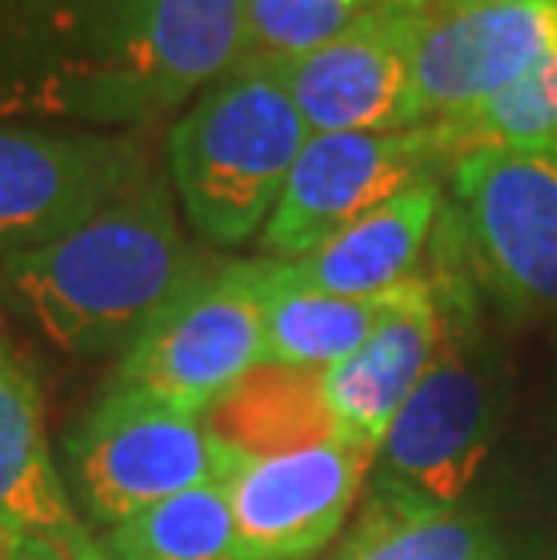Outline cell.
Masks as SVG:
<instances>
[{"mask_svg": "<svg viewBox=\"0 0 557 560\" xmlns=\"http://www.w3.org/2000/svg\"><path fill=\"white\" fill-rule=\"evenodd\" d=\"M243 58V0H0V124L141 127Z\"/></svg>", "mask_w": 557, "mask_h": 560, "instance_id": "obj_1", "label": "cell"}, {"mask_svg": "<svg viewBox=\"0 0 557 560\" xmlns=\"http://www.w3.org/2000/svg\"><path fill=\"white\" fill-rule=\"evenodd\" d=\"M214 265L182 232L171 185L149 171L77 232L4 257L0 279L55 348L109 354L127 351Z\"/></svg>", "mask_w": 557, "mask_h": 560, "instance_id": "obj_2", "label": "cell"}, {"mask_svg": "<svg viewBox=\"0 0 557 560\" xmlns=\"http://www.w3.org/2000/svg\"><path fill=\"white\" fill-rule=\"evenodd\" d=\"M307 138L276 69L232 66L167 135L171 185L188 229L207 246L251 243L265 232Z\"/></svg>", "mask_w": 557, "mask_h": 560, "instance_id": "obj_3", "label": "cell"}, {"mask_svg": "<svg viewBox=\"0 0 557 560\" xmlns=\"http://www.w3.org/2000/svg\"><path fill=\"white\" fill-rule=\"evenodd\" d=\"M445 304V340L376 445L370 503L456 510L481 478L503 423L500 359L471 322V285L431 276Z\"/></svg>", "mask_w": 557, "mask_h": 560, "instance_id": "obj_4", "label": "cell"}, {"mask_svg": "<svg viewBox=\"0 0 557 560\" xmlns=\"http://www.w3.org/2000/svg\"><path fill=\"white\" fill-rule=\"evenodd\" d=\"M442 224L514 315H557V145L478 149L445 174Z\"/></svg>", "mask_w": 557, "mask_h": 560, "instance_id": "obj_5", "label": "cell"}, {"mask_svg": "<svg viewBox=\"0 0 557 560\" xmlns=\"http://www.w3.org/2000/svg\"><path fill=\"white\" fill-rule=\"evenodd\" d=\"M243 463L204 416L124 387L105 390L66 438L69 485L102 528H116L188 488L229 481Z\"/></svg>", "mask_w": 557, "mask_h": 560, "instance_id": "obj_6", "label": "cell"}, {"mask_svg": "<svg viewBox=\"0 0 557 560\" xmlns=\"http://www.w3.org/2000/svg\"><path fill=\"white\" fill-rule=\"evenodd\" d=\"M449 166L453 149L442 124L312 135L257 235L260 254L271 260L312 254L387 199L445 177Z\"/></svg>", "mask_w": 557, "mask_h": 560, "instance_id": "obj_7", "label": "cell"}, {"mask_svg": "<svg viewBox=\"0 0 557 560\" xmlns=\"http://www.w3.org/2000/svg\"><path fill=\"white\" fill-rule=\"evenodd\" d=\"M265 260H218L124 351L109 387L141 390L204 416L265 362Z\"/></svg>", "mask_w": 557, "mask_h": 560, "instance_id": "obj_8", "label": "cell"}, {"mask_svg": "<svg viewBox=\"0 0 557 560\" xmlns=\"http://www.w3.org/2000/svg\"><path fill=\"white\" fill-rule=\"evenodd\" d=\"M149 171L135 130L0 124V257L77 232Z\"/></svg>", "mask_w": 557, "mask_h": 560, "instance_id": "obj_9", "label": "cell"}, {"mask_svg": "<svg viewBox=\"0 0 557 560\" xmlns=\"http://www.w3.org/2000/svg\"><path fill=\"white\" fill-rule=\"evenodd\" d=\"M557 51V0H449L413 8L417 120L474 109Z\"/></svg>", "mask_w": 557, "mask_h": 560, "instance_id": "obj_10", "label": "cell"}, {"mask_svg": "<svg viewBox=\"0 0 557 560\" xmlns=\"http://www.w3.org/2000/svg\"><path fill=\"white\" fill-rule=\"evenodd\" d=\"M376 463V441H334L246 459L232 474L229 503L246 560H301L340 532Z\"/></svg>", "mask_w": 557, "mask_h": 560, "instance_id": "obj_11", "label": "cell"}, {"mask_svg": "<svg viewBox=\"0 0 557 560\" xmlns=\"http://www.w3.org/2000/svg\"><path fill=\"white\" fill-rule=\"evenodd\" d=\"M413 8L391 4L312 55L271 66L312 135L417 127L409 58Z\"/></svg>", "mask_w": 557, "mask_h": 560, "instance_id": "obj_12", "label": "cell"}, {"mask_svg": "<svg viewBox=\"0 0 557 560\" xmlns=\"http://www.w3.org/2000/svg\"><path fill=\"white\" fill-rule=\"evenodd\" d=\"M445 340V304L431 276H409L391 290V307L359 351L323 369L329 412L348 434L381 445L391 420L428 376Z\"/></svg>", "mask_w": 557, "mask_h": 560, "instance_id": "obj_13", "label": "cell"}, {"mask_svg": "<svg viewBox=\"0 0 557 560\" xmlns=\"http://www.w3.org/2000/svg\"><path fill=\"white\" fill-rule=\"evenodd\" d=\"M11 535L80 560L102 553L51 456L37 376L0 340V539Z\"/></svg>", "mask_w": 557, "mask_h": 560, "instance_id": "obj_14", "label": "cell"}, {"mask_svg": "<svg viewBox=\"0 0 557 560\" xmlns=\"http://www.w3.org/2000/svg\"><path fill=\"white\" fill-rule=\"evenodd\" d=\"M445 210L442 177L387 199L384 207L348 224L312 254L287 260L301 282L334 296H381L417 276L438 218Z\"/></svg>", "mask_w": 557, "mask_h": 560, "instance_id": "obj_15", "label": "cell"}, {"mask_svg": "<svg viewBox=\"0 0 557 560\" xmlns=\"http://www.w3.org/2000/svg\"><path fill=\"white\" fill-rule=\"evenodd\" d=\"M207 427L243 459L282 456L348 434L329 412L323 369L260 362L204 412Z\"/></svg>", "mask_w": 557, "mask_h": 560, "instance_id": "obj_16", "label": "cell"}, {"mask_svg": "<svg viewBox=\"0 0 557 560\" xmlns=\"http://www.w3.org/2000/svg\"><path fill=\"white\" fill-rule=\"evenodd\" d=\"M260 307H265V362L293 369H329L373 337L391 307L381 296H334L301 282L287 260L260 257Z\"/></svg>", "mask_w": 557, "mask_h": 560, "instance_id": "obj_17", "label": "cell"}, {"mask_svg": "<svg viewBox=\"0 0 557 560\" xmlns=\"http://www.w3.org/2000/svg\"><path fill=\"white\" fill-rule=\"evenodd\" d=\"M109 560H246L224 481L177 492L109 528Z\"/></svg>", "mask_w": 557, "mask_h": 560, "instance_id": "obj_18", "label": "cell"}, {"mask_svg": "<svg viewBox=\"0 0 557 560\" xmlns=\"http://www.w3.org/2000/svg\"><path fill=\"white\" fill-rule=\"evenodd\" d=\"M337 560H503V546L489 521L471 510L370 503Z\"/></svg>", "mask_w": 557, "mask_h": 560, "instance_id": "obj_19", "label": "cell"}, {"mask_svg": "<svg viewBox=\"0 0 557 560\" xmlns=\"http://www.w3.org/2000/svg\"><path fill=\"white\" fill-rule=\"evenodd\" d=\"M442 124L453 163L478 149H536L557 145V51L507 83L492 98Z\"/></svg>", "mask_w": 557, "mask_h": 560, "instance_id": "obj_20", "label": "cell"}, {"mask_svg": "<svg viewBox=\"0 0 557 560\" xmlns=\"http://www.w3.org/2000/svg\"><path fill=\"white\" fill-rule=\"evenodd\" d=\"M381 8L391 4L384 0H243L240 62L279 66L312 55Z\"/></svg>", "mask_w": 557, "mask_h": 560, "instance_id": "obj_21", "label": "cell"}, {"mask_svg": "<svg viewBox=\"0 0 557 560\" xmlns=\"http://www.w3.org/2000/svg\"><path fill=\"white\" fill-rule=\"evenodd\" d=\"M0 560H80V557H69L62 550H55V546L47 542H37V539H0ZM91 560H109V553H98Z\"/></svg>", "mask_w": 557, "mask_h": 560, "instance_id": "obj_22", "label": "cell"}, {"mask_svg": "<svg viewBox=\"0 0 557 560\" xmlns=\"http://www.w3.org/2000/svg\"><path fill=\"white\" fill-rule=\"evenodd\" d=\"M402 8H434V4H449V0H398Z\"/></svg>", "mask_w": 557, "mask_h": 560, "instance_id": "obj_23", "label": "cell"}, {"mask_svg": "<svg viewBox=\"0 0 557 560\" xmlns=\"http://www.w3.org/2000/svg\"><path fill=\"white\" fill-rule=\"evenodd\" d=\"M384 4H398V0H384Z\"/></svg>", "mask_w": 557, "mask_h": 560, "instance_id": "obj_24", "label": "cell"}]
</instances>
